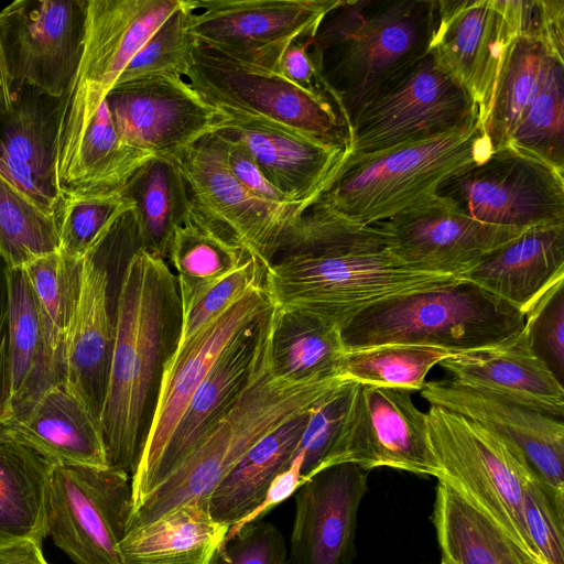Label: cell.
<instances>
[{
  "mask_svg": "<svg viewBox=\"0 0 564 564\" xmlns=\"http://www.w3.org/2000/svg\"><path fill=\"white\" fill-rule=\"evenodd\" d=\"M460 280L404 265L389 252L376 226L348 219L317 198L284 235L264 286L276 307L306 312L339 327L386 299Z\"/></svg>",
  "mask_w": 564,
  "mask_h": 564,
  "instance_id": "1",
  "label": "cell"
},
{
  "mask_svg": "<svg viewBox=\"0 0 564 564\" xmlns=\"http://www.w3.org/2000/svg\"><path fill=\"white\" fill-rule=\"evenodd\" d=\"M182 321L176 278L166 260L140 246L134 248L117 296L115 340L100 412L108 465L131 477Z\"/></svg>",
  "mask_w": 564,
  "mask_h": 564,
  "instance_id": "2",
  "label": "cell"
},
{
  "mask_svg": "<svg viewBox=\"0 0 564 564\" xmlns=\"http://www.w3.org/2000/svg\"><path fill=\"white\" fill-rule=\"evenodd\" d=\"M436 0H337L311 40L322 80L350 131L360 108L422 57Z\"/></svg>",
  "mask_w": 564,
  "mask_h": 564,
  "instance_id": "3",
  "label": "cell"
},
{
  "mask_svg": "<svg viewBox=\"0 0 564 564\" xmlns=\"http://www.w3.org/2000/svg\"><path fill=\"white\" fill-rule=\"evenodd\" d=\"M271 340L235 403L187 458L142 499L132 511L128 530L193 498L209 497L257 442L312 410L346 381L339 376L299 381L278 377L271 365Z\"/></svg>",
  "mask_w": 564,
  "mask_h": 564,
  "instance_id": "4",
  "label": "cell"
},
{
  "mask_svg": "<svg viewBox=\"0 0 564 564\" xmlns=\"http://www.w3.org/2000/svg\"><path fill=\"white\" fill-rule=\"evenodd\" d=\"M524 319L511 304L460 280L375 303L345 319L339 329L346 350L411 345L466 352L517 337Z\"/></svg>",
  "mask_w": 564,
  "mask_h": 564,
  "instance_id": "5",
  "label": "cell"
},
{
  "mask_svg": "<svg viewBox=\"0 0 564 564\" xmlns=\"http://www.w3.org/2000/svg\"><path fill=\"white\" fill-rule=\"evenodd\" d=\"M491 152L477 121L416 143L348 156L318 198L348 219L371 225L434 197L444 181Z\"/></svg>",
  "mask_w": 564,
  "mask_h": 564,
  "instance_id": "6",
  "label": "cell"
},
{
  "mask_svg": "<svg viewBox=\"0 0 564 564\" xmlns=\"http://www.w3.org/2000/svg\"><path fill=\"white\" fill-rule=\"evenodd\" d=\"M438 478L478 507L535 564H545L524 520L530 489L542 479L524 455L497 433L442 406L426 412Z\"/></svg>",
  "mask_w": 564,
  "mask_h": 564,
  "instance_id": "7",
  "label": "cell"
},
{
  "mask_svg": "<svg viewBox=\"0 0 564 564\" xmlns=\"http://www.w3.org/2000/svg\"><path fill=\"white\" fill-rule=\"evenodd\" d=\"M186 79L225 117L263 122L349 151L348 128L336 105L302 89L280 72L193 39Z\"/></svg>",
  "mask_w": 564,
  "mask_h": 564,
  "instance_id": "8",
  "label": "cell"
},
{
  "mask_svg": "<svg viewBox=\"0 0 564 564\" xmlns=\"http://www.w3.org/2000/svg\"><path fill=\"white\" fill-rule=\"evenodd\" d=\"M181 0H87L83 51L64 96L56 173L65 187L82 139L133 55Z\"/></svg>",
  "mask_w": 564,
  "mask_h": 564,
  "instance_id": "9",
  "label": "cell"
},
{
  "mask_svg": "<svg viewBox=\"0 0 564 564\" xmlns=\"http://www.w3.org/2000/svg\"><path fill=\"white\" fill-rule=\"evenodd\" d=\"M477 121L471 96L427 51L360 108L350 126L348 156L416 143Z\"/></svg>",
  "mask_w": 564,
  "mask_h": 564,
  "instance_id": "10",
  "label": "cell"
},
{
  "mask_svg": "<svg viewBox=\"0 0 564 564\" xmlns=\"http://www.w3.org/2000/svg\"><path fill=\"white\" fill-rule=\"evenodd\" d=\"M133 511L131 475L113 467L54 465L46 536L75 564H121L119 543Z\"/></svg>",
  "mask_w": 564,
  "mask_h": 564,
  "instance_id": "11",
  "label": "cell"
},
{
  "mask_svg": "<svg viewBox=\"0 0 564 564\" xmlns=\"http://www.w3.org/2000/svg\"><path fill=\"white\" fill-rule=\"evenodd\" d=\"M436 195L490 225L528 229L564 224V172L511 145L447 178Z\"/></svg>",
  "mask_w": 564,
  "mask_h": 564,
  "instance_id": "12",
  "label": "cell"
},
{
  "mask_svg": "<svg viewBox=\"0 0 564 564\" xmlns=\"http://www.w3.org/2000/svg\"><path fill=\"white\" fill-rule=\"evenodd\" d=\"M411 393L356 382L338 434L316 473L351 463L367 471L388 467L438 478L442 470L430 443L427 415Z\"/></svg>",
  "mask_w": 564,
  "mask_h": 564,
  "instance_id": "13",
  "label": "cell"
},
{
  "mask_svg": "<svg viewBox=\"0 0 564 564\" xmlns=\"http://www.w3.org/2000/svg\"><path fill=\"white\" fill-rule=\"evenodd\" d=\"M173 160L186 183L191 206L268 268L284 235L305 207L274 205L246 189L230 172L224 140L216 131Z\"/></svg>",
  "mask_w": 564,
  "mask_h": 564,
  "instance_id": "14",
  "label": "cell"
},
{
  "mask_svg": "<svg viewBox=\"0 0 564 564\" xmlns=\"http://www.w3.org/2000/svg\"><path fill=\"white\" fill-rule=\"evenodd\" d=\"M273 306L264 284L253 288L176 347L164 366L153 419L131 477L132 498L160 459L198 386L226 349Z\"/></svg>",
  "mask_w": 564,
  "mask_h": 564,
  "instance_id": "15",
  "label": "cell"
},
{
  "mask_svg": "<svg viewBox=\"0 0 564 564\" xmlns=\"http://www.w3.org/2000/svg\"><path fill=\"white\" fill-rule=\"evenodd\" d=\"M87 0H15L0 11L11 91L33 86L62 98L83 51Z\"/></svg>",
  "mask_w": 564,
  "mask_h": 564,
  "instance_id": "16",
  "label": "cell"
},
{
  "mask_svg": "<svg viewBox=\"0 0 564 564\" xmlns=\"http://www.w3.org/2000/svg\"><path fill=\"white\" fill-rule=\"evenodd\" d=\"M337 0H192L194 40L281 73L291 43L313 37Z\"/></svg>",
  "mask_w": 564,
  "mask_h": 564,
  "instance_id": "17",
  "label": "cell"
},
{
  "mask_svg": "<svg viewBox=\"0 0 564 564\" xmlns=\"http://www.w3.org/2000/svg\"><path fill=\"white\" fill-rule=\"evenodd\" d=\"M105 100L121 141L159 158L173 159L223 119L187 79L170 75L116 84Z\"/></svg>",
  "mask_w": 564,
  "mask_h": 564,
  "instance_id": "18",
  "label": "cell"
},
{
  "mask_svg": "<svg viewBox=\"0 0 564 564\" xmlns=\"http://www.w3.org/2000/svg\"><path fill=\"white\" fill-rule=\"evenodd\" d=\"M371 225L384 235L389 252L404 265L458 278L525 230L479 221L437 195Z\"/></svg>",
  "mask_w": 564,
  "mask_h": 564,
  "instance_id": "19",
  "label": "cell"
},
{
  "mask_svg": "<svg viewBox=\"0 0 564 564\" xmlns=\"http://www.w3.org/2000/svg\"><path fill=\"white\" fill-rule=\"evenodd\" d=\"M517 37L507 0H436L429 51L471 96L482 127Z\"/></svg>",
  "mask_w": 564,
  "mask_h": 564,
  "instance_id": "20",
  "label": "cell"
},
{
  "mask_svg": "<svg viewBox=\"0 0 564 564\" xmlns=\"http://www.w3.org/2000/svg\"><path fill=\"white\" fill-rule=\"evenodd\" d=\"M367 475L355 464H337L319 470L295 491L291 564H351Z\"/></svg>",
  "mask_w": 564,
  "mask_h": 564,
  "instance_id": "21",
  "label": "cell"
},
{
  "mask_svg": "<svg viewBox=\"0 0 564 564\" xmlns=\"http://www.w3.org/2000/svg\"><path fill=\"white\" fill-rule=\"evenodd\" d=\"M275 305L232 343L189 399L160 459L133 498V510L192 453L205 433L238 399L271 340Z\"/></svg>",
  "mask_w": 564,
  "mask_h": 564,
  "instance_id": "22",
  "label": "cell"
},
{
  "mask_svg": "<svg viewBox=\"0 0 564 564\" xmlns=\"http://www.w3.org/2000/svg\"><path fill=\"white\" fill-rule=\"evenodd\" d=\"M63 100L25 86L0 119V175L52 217L61 200L56 154Z\"/></svg>",
  "mask_w": 564,
  "mask_h": 564,
  "instance_id": "23",
  "label": "cell"
},
{
  "mask_svg": "<svg viewBox=\"0 0 564 564\" xmlns=\"http://www.w3.org/2000/svg\"><path fill=\"white\" fill-rule=\"evenodd\" d=\"M421 395L430 404L458 413L516 446L551 487L564 492V424L562 419L452 379L429 381Z\"/></svg>",
  "mask_w": 564,
  "mask_h": 564,
  "instance_id": "24",
  "label": "cell"
},
{
  "mask_svg": "<svg viewBox=\"0 0 564 564\" xmlns=\"http://www.w3.org/2000/svg\"><path fill=\"white\" fill-rule=\"evenodd\" d=\"M215 131L242 144L284 198L305 208L321 196L349 155L347 149L259 121L223 116Z\"/></svg>",
  "mask_w": 564,
  "mask_h": 564,
  "instance_id": "25",
  "label": "cell"
},
{
  "mask_svg": "<svg viewBox=\"0 0 564 564\" xmlns=\"http://www.w3.org/2000/svg\"><path fill=\"white\" fill-rule=\"evenodd\" d=\"M0 432L40 451L55 464L109 466L99 417L66 379L6 414L0 420Z\"/></svg>",
  "mask_w": 564,
  "mask_h": 564,
  "instance_id": "26",
  "label": "cell"
},
{
  "mask_svg": "<svg viewBox=\"0 0 564 564\" xmlns=\"http://www.w3.org/2000/svg\"><path fill=\"white\" fill-rule=\"evenodd\" d=\"M100 239L80 259L78 296L65 350V379L84 397L99 421L115 340L109 271Z\"/></svg>",
  "mask_w": 564,
  "mask_h": 564,
  "instance_id": "27",
  "label": "cell"
},
{
  "mask_svg": "<svg viewBox=\"0 0 564 564\" xmlns=\"http://www.w3.org/2000/svg\"><path fill=\"white\" fill-rule=\"evenodd\" d=\"M438 365L459 384L563 417V384L533 354L522 332L501 345L457 352Z\"/></svg>",
  "mask_w": 564,
  "mask_h": 564,
  "instance_id": "28",
  "label": "cell"
},
{
  "mask_svg": "<svg viewBox=\"0 0 564 564\" xmlns=\"http://www.w3.org/2000/svg\"><path fill=\"white\" fill-rule=\"evenodd\" d=\"M460 278L525 315L551 286L564 280V224L523 230Z\"/></svg>",
  "mask_w": 564,
  "mask_h": 564,
  "instance_id": "29",
  "label": "cell"
},
{
  "mask_svg": "<svg viewBox=\"0 0 564 564\" xmlns=\"http://www.w3.org/2000/svg\"><path fill=\"white\" fill-rule=\"evenodd\" d=\"M229 527L213 520L209 497H197L127 531L121 564H209Z\"/></svg>",
  "mask_w": 564,
  "mask_h": 564,
  "instance_id": "30",
  "label": "cell"
},
{
  "mask_svg": "<svg viewBox=\"0 0 564 564\" xmlns=\"http://www.w3.org/2000/svg\"><path fill=\"white\" fill-rule=\"evenodd\" d=\"M311 411L262 437L219 482L209 496L214 521L230 527L261 503L272 480L294 458Z\"/></svg>",
  "mask_w": 564,
  "mask_h": 564,
  "instance_id": "31",
  "label": "cell"
},
{
  "mask_svg": "<svg viewBox=\"0 0 564 564\" xmlns=\"http://www.w3.org/2000/svg\"><path fill=\"white\" fill-rule=\"evenodd\" d=\"M433 524L444 564H535L444 478H437Z\"/></svg>",
  "mask_w": 564,
  "mask_h": 564,
  "instance_id": "32",
  "label": "cell"
},
{
  "mask_svg": "<svg viewBox=\"0 0 564 564\" xmlns=\"http://www.w3.org/2000/svg\"><path fill=\"white\" fill-rule=\"evenodd\" d=\"M56 465L40 451L0 432V545L46 538V496Z\"/></svg>",
  "mask_w": 564,
  "mask_h": 564,
  "instance_id": "33",
  "label": "cell"
},
{
  "mask_svg": "<svg viewBox=\"0 0 564 564\" xmlns=\"http://www.w3.org/2000/svg\"><path fill=\"white\" fill-rule=\"evenodd\" d=\"M253 254L206 221L192 206L174 229L167 260L177 282L183 317L213 286Z\"/></svg>",
  "mask_w": 564,
  "mask_h": 564,
  "instance_id": "34",
  "label": "cell"
},
{
  "mask_svg": "<svg viewBox=\"0 0 564 564\" xmlns=\"http://www.w3.org/2000/svg\"><path fill=\"white\" fill-rule=\"evenodd\" d=\"M35 299L43 344L44 390L65 379V350L80 278V260L59 251L23 267Z\"/></svg>",
  "mask_w": 564,
  "mask_h": 564,
  "instance_id": "35",
  "label": "cell"
},
{
  "mask_svg": "<svg viewBox=\"0 0 564 564\" xmlns=\"http://www.w3.org/2000/svg\"><path fill=\"white\" fill-rule=\"evenodd\" d=\"M345 352L337 324L306 312L275 306L271 340L274 375L295 381L338 376Z\"/></svg>",
  "mask_w": 564,
  "mask_h": 564,
  "instance_id": "36",
  "label": "cell"
},
{
  "mask_svg": "<svg viewBox=\"0 0 564 564\" xmlns=\"http://www.w3.org/2000/svg\"><path fill=\"white\" fill-rule=\"evenodd\" d=\"M122 193L133 203L140 246L167 260L174 229L189 208L187 186L175 161L150 159L129 180Z\"/></svg>",
  "mask_w": 564,
  "mask_h": 564,
  "instance_id": "37",
  "label": "cell"
},
{
  "mask_svg": "<svg viewBox=\"0 0 564 564\" xmlns=\"http://www.w3.org/2000/svg\"><path fill=\"white\" fill-rule=\"evenodd\" d=\"M564 57L543 43L517 37L501 68L484 130L492 150L507 147L524 112L539 94L555 61Z\"/></svg>",
  "mask_w": 564,
  "mask_h": 564,
  "instance_id": "38",
  "label": "cell"
},
{
  "mask_svg": "<svg viewBox=\"0 0 564 564\" xmlns=\"http://www.w3.org/2000/svg\"><path fill=\"white\" fill-rule=\"evenodd\" d=\"M152 158L121 141L104 100L82 139L61 194L122 191L137 171Z\"/></svg>",
  "mask_w": 564,
  "mask_h": 564,
  "instance_id": "39",
  "label": "cell"
},
{
  "mask_svg": "<svg viewBox=\"0 0 564 564\" xmlns=\"http://www.w3.org/2000/svg\"><path fill=\"white\" fill-rule=\"evenodd\" d=\"M8 279L10 413L33 401L44 383L42 333L31 284L23 268H9Z\"/></svg>",
  "mask_w": 564,
  "mask_h": 564,
  "instance_id": "40",
  "label": "cell"
},
{
  "mask_svg": "<svg viewBox=\"0 0 564 564\" xmlns=\"http://www.w3.org/2000/svg\"><path fill=\"white\" fill-rule=\"evenodd\" d=\"M455 354L457 352L411 345L351 349L346 350L338 376L362 384L421 391L429 371Z\"/></svg>",
  "mask_w": 564,
  "mask_h": 564,
  "instance_id": "41",
  "label": "cell"
},
{
  "mask_svg": "<svg viewBox=\"0 0 564 564\" xmlns=\"http://www.w3.org/2000/svg\"><path fill=\"white\" fill-rule=\"evenodd\" d=\"M58 249L55 217L43 213L0 175V256L9 268H23Z\"/></svg>",
  "mask_w": 564,
  "mask_h": 564,
  "instance_id": "42",
  "label": "cell"
},
{
  "mask_svg": "<svg viewBox=\"0 0 564 564\" xmlns=\"http://www.w3.org/2000/svg\"><path fill=\"white\" fill-rule=\"evenodd\" d=\"M508 145L564 172V61H555Z\"/></svg>",
  "mask_w": 564,
  "mask_h": 564,
  "instance_id": "43",
  "label": "cell"
},
{
  "mask_svg": "<svg viewBox=\"0 0 564 564\" xmlns=\"http://www.w3.org/2000/svg\"><path fill=\"white\" fill-rule=\"evenodd\" d=\"M133 203L122 191L62 193L55 212L58 251L80 260L102 237L113 220Z\"/></svg>",
  "mask_w": 564,
  "mask_h": 564,
  "instance_id": "44",
  "label": "cell"
},
{
  "mask_svg": "<svg viewBox=\"0 0 564 564\" xmlns=\"http://www.w3.org/2000/svg\"><path fill=\"white\" fill-rule=\"evenodd\" d=\"M192 9V0H181L133 55L116 84L153 75L186 79L192 62L193 36L188 30Z\"/></svg>",
  "mask_w": 564,
  "mask_h": 564,
  "instance_id": "45",
  "label": "cell"
},
{
  "mask_svg": "<svg viewBox=\"0 0 564 564\" xmlns=\"http://www.w3.org/2000/svg\"><path fill=\"white\" fill-rule=\"evenodd\" d=\"M564 280L551 286L528 311L522 335L533 354L560 382L564 375Z\"/></svg>",
  "mask_w": 564,
  "mask_h": 564,
  "instance_id": "46",
  "label": "cell"
},
{
  "mask_svg": "<svg viewBox=\"0 0 564 564\" xmlns=\"http://www.w3.org/2000/svg\"><path fill=\"white\" fill-rule=\"evenodd\" d=\"M355 381H345L310 413L295 455H302L303 484L315 475L328 454L346 415L355 389ZM294 455V456H295Z\"/></svg>",
  "mask_w": 564,
  "mask_h": 564,
  "instance_id": "47",
  "label": "cell"
},
{
  "mask_svg": "<svg viewBox=\"0 0 564 564\" xmlns=\"http://www.w3.org/2000/svg\"><path fill=\"white\" fill-rule=\"evenodd\" d=\"M267 267L252 256L207 291L183 317L178 344L183 345L251 289L264 284Z\"/></svg>",
  "mask_w": 564,
  "mask_h": 564,
  "instance_id": "48",
  "label": "cell"
},
{
  "mask_svg": "<svg viewBox=\"0 0 564 564\" xmlns=\"http://www.w3.org/2000/svg\"><path fill=\"white\" fill-rule=\"evenodd\" d=\"M209 564H288L285 541L273 523L258 520L224 539Z\"/></svg>",
  "mask_w": 564,
  "mask_h": 564,
  "instance_id": "49",
  "label": "cell"
},
{
  "mask_svg": "<svg viewBox=\"0 0 564 564\" xmlns=\"http://www.w3.org/2000/svg\"><path fill=\"white\" fill-rule=\"evenodd\" d=\"M518 37L539 41L564 57V0H507Z\"/></svg>",
  "mask_w": 564,
  "mask_h": 564,
  "instance_id": "50",
  "label": "cell"
},
{
  "mask_svg": "<svg viewBox=\"0 0 564 564\" xmlns=\"http://www.w3.org/2000/svg\"><path fill=\"white\" fill-rule=\"evenodd\" d=\"M219 135L225 143L228 167L236 180L246 189L256 197L274 205H293L267 180L251 154L242 144L221 134Z\"/></svg>",
  "mask_w": 564,
  "mask_h": 564,
  "instance_id": "51",
  "label": "cell"
},
{
  "mask_svg": "<svg viewBox=\"0 0 564 564\" xmlns=\"http://www.w3.org/2000/svg\"><path fill=\"white\" fill-rule=\"evenodd\" d=\"M311 40L312 37H305L289 45L281 59V73L302 89L328 98L335 104L322 80L317 64L311 52Z\"/></svg>",
  "mask_w": 564,
  "mask_h": 564,
  "instance_id": "52",
  "label": "cell"
},
{
  "mask_svg": "<svg viewBox=\"0 0 564 564\" xmlns=\"http://www.w3.org/2000/svg\"><path fill=\"white\" fill-rule=\"evenodd\" d=\"M302 460V455L297 454L294 456L289 467L272 480L261 503L240 521L230 525L225 539L232 536L243 525L261 520L268 512L290 498L303 485L301 474Z\"/></svg>",
  "mask_w": 564,
  "mask_h": 564,
  "instance_id": "53",
  "label": "cell"
},
{
  "mask_svg": "<svg viewBox=\"0 0 564 564\" xmlns=\"http://www.w3.org/2000/svg\"><path fill=\"white\" fill-rule=\"evenodd\" d=\"M9 265L0 256V420L11 402L9 359Z\"/></svg>",
  "mask_w": 564,
  "mask_h": 564,
  "instance_id": "54",
  "label": "cell"
},
{
  "mask_svg": "<svg viewBox=\"0 0 564 564\" xmlns=\"http://www.w3.org/2000/svg\"><path fill=\"white\" fill-rule=\"evenodd\" d=\"M0 564H48L42 552V543L23 539L0 545Z\"/></svg>",
  "mask_w": 564,
  "mask_h": 564,
  "instance_id": "55",
  "label": "cell"
},
{
  "mask_svg": "<svg viewBox=\"0 0 564 564\" xmlns=\"http://www.w3.org/2000/svg\"><path fill=\"white\" fill-rule=\"evenodd\" d=\"M12 104L13 94L11 91V84L0 30V119L11 111Z\"/></svg>",
  "mask_w": 564,
  "mask_h": 564,
  "instance_id": "56",
  "label": "cell"
},
{
  "mask_svg": "<svg viewBox=\"0 0 564 564\" xmlns=\"http://www.w3.org/2000/svg\"><path fill=\"white\" fill-rule=\"evenodd\" d=\"M441 564H444V563H441Z\"/></svg>",
  "mask_w": 564,
  "mask_h": 564,
  "instance_id": "57",
  "label": "cell"
}]
</instances>
